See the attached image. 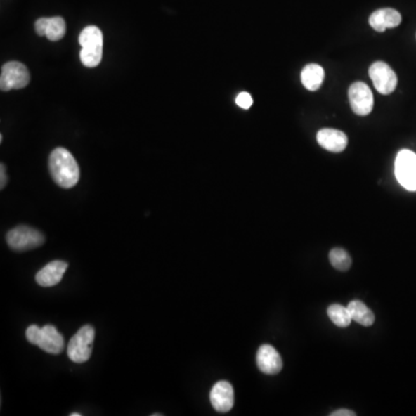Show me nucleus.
<instances>
[{"label": "nucleus", "instance_id": "nucleus-9", "mask_svg": "<svg viewBox=\"0 0 416 416\" xmlns=\"http://www.w3.org/2000/svg\"><path fill=\"white\" fill-rule=\"evenodd\" d=\"M351 109L358 116H367L374 108V96L364 82H355L348 91Z\"/></svg>", "mask_w": 416, "mask_h": 416}, {"label": "nucleus", "instance_id": "nucleus-23", "mask_svg": "<svg viewBox=\"0 0 416 416\" xmlns=\"http://www.w3.org/2000/svg\"><path fill=\"white\" fill-rule=\"evenodd\" d=\"M71 416H82V414L80 413H72Z\"/></svg>", "mask_w": 416, "mask_h": 416}, {"label": "nucleus", "instance_id": "nucleus-7", "mask_svg": "<svg viewBox=\"0 0 416 416\" xmlns=\"http://www.w3.org/2000/svg\"><path fill=\"white\" fill-rule=\"evenodd\" d=\"M30 82V71L19 62H8L3 66L0 75V88L3 91L21 89Z\"/></svg>", "mask_w": 416, "mask_h": 416}, {"label": "nucleus", "instance_id": "nucleus-17", "mask_svg": "<svg viewBox=\"0 0 416 416\" xmlns=\"http://www.w3.org/2000/svg\"><path fill=\"white\" fill-rule=\"evenodd\" d=\"M347 308L351 312V319L360 325L371 326L374 324V313L361 301H351Z\"/></svg>", "mask_w": 416, "mask_h": 416}, {"label": "nucleus", "instance_id": "nucleus-2", "mask_svg": "<svg viewBox=\"0 0 416 416\" xmlns=\"http://www.w3.org/2000/svg\"><path fill=\"white\" fill-rule=\"evenodd\" d=\"M80 59L86 67H96L103 56V34L96 26H88L79 36Z\"/></svg>", "mask_w": 416, "mask_h": 416}, {"label": "nucleus", "instance_id": "nucleus-18", "mask_svg": "<svg viewBox=\"0 0 416 416\" xmlns=\"http://www.w3.org/2000/svg\"><path fill=\"white\" fill-rule=\"evenodd\" d=\"M327 315H329L332 322L334 323L338 327H342V329L348 327V326L351 325V320H353L348 308L340 306V304H332L331 306H329Z\"/></svg>", "mask_w": 416, "mask_h": 416}, {"label": "nucleus", "instance_id": "nucleus-19", "mask_svg": "<svg viewBox=\"0 0 416 416\" xmlns=\"http://www.w3.org/2000/svg\"><path fill=\"white\" fill-rule=\"evenodd\" d=\"M330 261H331L332 266L337 268L338 271L342 272H346L349 270L351 266V258L348 254L347 251L340 247H335L333 250H331L329 254Z\"/></svg>", "mask_w": 416, "mask_h": 416}, {"label": "nucleus", "instance_id": "nucleus-5", "mask_svg": "<svg viewBox=\"0 0 416 416\" xmlns=\"http://www.w3.org/2000/svg\"><path fill=\"white\" fill-rule=\"evenodd\" d=\"M6 241L13 250L28 251L42 247L46 238L37 229L28 226H19L7 233Z\"/></svg>", "mask_w": 416, "mask_h": 416}, {"label": "nucleus", "instance_id": "nucleus-4", "mask_svg": "<svg viewBox=\"0 0 416 416\" xmlns=\"http://www.w3.org/2000/svg\"><path fill=\"white\" fill-rule=\"evenodd\" d=\"M95 330L93 326H82L67 346V355L70 360L75 363H85L91 358L94 345Z\"/></svg>", "mask_w": 416, "mask_h": 416}, {"label": "nucleus", "instance_id": "nucleus-11", "mask_svg": "<svg viewBox=\"0 0 416 416\" xmlns=\"http://www.w3.org/2000/svg\"><path fill=\"white\" fill-rule=\"evenodd\" d=\"M257 365L264 374L277 375L282 370V358L272 346H260L257 353Z\"/></svg>", "mask_w": 416, "mask_h": 416}, {"label": "nucleus", "instance_id": "nucleus-15", "mask_svg": "<svg viewBox=\"0 0 416 416\" xmlns=\"http://www.w3.org/2000/svg\"><path fill=\"white\" fill-rule=\"evenodd\" d=\"M401 22V15L394 8H382L371 14L369 23L376 32H385L387 28L398 27Z\"/></svg>", "mask_w": 416, "mask_h": 416}, {"label": "nucleus", "instance_id": "nucleus-21", "mask_svg": "<svg viewBox=\"0 0 416 416\" xmlns=\"http://www.w3.org/2000/svg\"><path fill=\"white\" fill-rule=\"evenodd\" d=\"M0 175H1V179H0V189H4L7 183L6 167H5L4 163L0 164Z\"/></svg>", "mask_w": 416, "mask_h": 416}, {"label": "nucleus", "instance_id": "nucleus-8", "mask_svg": "<svg viewBox=\"0 0 416 416\" xmlns=\"http://www.w3.org/2000/svg\"><path fill=\"white\" fill-rule=\"evenodd\" d=\"M369 75L381 94L389 95L397 88L398 78L394 70L386 63L376 62L370 66Z\"/></svg>", "mask_w": 416, "mask_h": 416}, {"label": "nucleus", "instance_id": "nucleus-3", "mask_svg": "<svg viewBox=\"0 0 416 416\" xmlns=\"http://www.w3.org/2000/svg\"><path fill=\"white\" fill-rule=\"evenodd\" d=\"M26 338L30 344L39 346L42 351L49 354H60L65 346L63 335L52 325H46L44 327L30 325L27 329Z\"/></svg>", "mask_w": 416, "mask_h": 416}, {"label": "nucleus", "instance_id": "nucleus-10", "mask_svg": "<svg viewBox=\"0 0 416 416\" xmlns=\"http://www.w3.org/2000/svg\"><path fill=\"white\" fill-rule=\"evenodd\" d=\"M209 398L212 406L216 412L228 413L234 406V389L229 382H218L212 389Z\"/></svg>", "mask_w": 416, "mask_h": 416}, {"label": "nucleus", "instance_id": "nucleus-13", "mask_svg": "<svg viewBox=\"0 0 416 416\" xmlns=\"http://www.w3.org/2000/svg\"><path fill=\"white\" fill-rule=\"evenodd\" d=\"M35 30L37 35L46 36L56 42L65 36V20L60 17L41 18L35 22Z\"/></svg>", "mask_w": 416, "mask_h": 416}, {"label": "nucleus", "instance_id": "nucleus-12", "mask_svg": "<svg viewBox=\"0 0 416 416\" xmlns=\"http://www.w3.org/2000/svg\"><path fill=\"white\" fill-rule=\"evenodd\" d=\"M67 267H69V264L65 261L53 260L51 263L46 264V266L36 274V282L42 287L56 286L62 281Z\"/></svg>", "mask_w": 416, "mask_h": 416}, {"label": "nucleus", "instance_id": "nucleus-1", "mask_svg": "<svg viewBox=\"0 0 416 416\" xmlns=\"http://www.w3.org/2000/svg\"><path fill=\"white\" fill-rule=\"evenodd\" d=\"M49 170L51 177L63 189H71L80 179V169L74 156L65 148H56L49 157Z\"/></svg>", "mask_w": 416, "mask_h": 416}, {"label": "nucleus", "instance_id": "nucleus-22", "mask_svg": "<svg viewBox=\"0 0 416 416\" xmlns=\"http://www.w3.org/2000/svg\"><path fill=\"white\" fill-rule=\"evenodd\" d=\"M332 416H355L356 414L353 410H335L331 414Z\"/></svg>", "mask_w": 416, "mask_h": 416}, {"label": "nucleus", "instance_id": "nucleus-20", "mask_svg": "<svg viewBox=\"0 0 416 416\" xmlns=\"http://www.w3.org/2000/svg\"><path fill=\"white\" fill-rule=\"evenodd\" d=\"M236 103H238V107H241L242 109H249L254 103V100L251 98V95L249 93H241V94L238 95V98H236Z\"/></svg>", "mask_w": 416, "mask_h": 416}, {"label": "nucleus", "instance_id": "nucleus-6", "mask_svg": "<svg viewBox=\"0 0 416 416\" xmlns=\"http://www.w3.org/2000/svg\"><path fill=\"white\" fill-rule=\"evenodd\" d=\"M394 167L398 182L408 191H416V154L412 150H400Z\"/></svg>", "mask_w": 416, "mask_h": 416}, {"label": "nucleus", "instance_id": "nucleus-14", "mask_svg": "<svg viewBox=\"0 0 416 416\" xmlns=\"http://www.w3.org/2000/svg\"><path fill=\"white\" fill-rule=\"evenodd\" d=\"M319 145L329 152L340 153L348 145V138L342 131L323 129L317 134Z\"/></svg>", "mask_w": 416, "mask_h": 416}, {"label": "nucleus", "instance_id": "nucleus-16", "mask_svg": "<svg viewBox=\"0 0 416 416\" xmlns=\"http://www.w3.org/2000/svg\"><path fill=\"white\" fill-rule=\"evenodd\" d=\"M325 73L322 66L317 64H309L303 69L301 80L304 87L309 91H317L322 86Z\"/></svg>", "mask_w": 416, "mask_h": 416}]
</instances>
